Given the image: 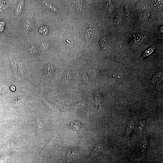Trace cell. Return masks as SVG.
Listing matches in <instances>:
<instances>
[{
  "label": "cell",
  "instance_id": "1",
  "mask_svg": "<svg viewBox=\"0 0 163 163\" xmlns=\"http://www.w3.org/2000/svg\"><path fill=\"white\" fill-rule=\"evenodd\" d=\"M111 42V37L109 36H106L103 37L100 41V45L102 51L108 48Z\"/></svg>",
  "mask_w": 163,
  "mask_h": 163
},
{
  "label": "cell",
  "instance_id": "25",
  "mask_svg": "<svg viewBox=\"0 0 163 163\" xmlns=\"http://www.w3.org/2000/svg\"><path fill=\"white\" fill-rule=\"evenodd\" d=\"M7 88L6 87H2L0 88V94H2L4 93L7 91Z\"/></svg>",
  "mask_w": 163,
  "mask_h": 163
},
{
  "label": "cell",
  "instance_id": "14",
  "mask_svg": "<svg viewBox=\"0 0 163 163\" xmlns=\"http://www.w3.org/2000/svg\"><path fill=\"white\" fill-rule=\"evenodd\" d=\"M101 148L99 145H97L91 151V156L93 157L97 155L100 150Z\"/></svg>",
  "mask_w": 163,
  "mask_h": 163
},
{
  "label": "cell",
  "instance_id": "17",
  "mask_svg": "<svg viewBox=\"0 0 163 163\" xmlns=\"http://www.w3.org/2000/svg\"><path fill=\"white\" fill-rule=\"evenodd\" d=\"M133 126L134 125L133 123H131L128 126L127 129H126V131H125V136L127 137L130 135L132 131Z\"/></svg>",
  "mask_w": 163,
  "mask_h": 163
},
{
  "label": "cell",
  "instance_id": "13",
  "mask_svg": "<svg viewBox=\"0 0 163 163\" xmlns=\"http://www.w3.org/2000/svg\"><path fill=\"white\" fill-rule=\"evenodd\" d=\"M71 74H70L69 71L67 70L65 74H64V76L63 77V82H70V80H71L70 76H71Z\"/></svg>",
  "mask_w": 163,
  "mask_h": 163
},
{
  "label": "cell",
  "instance_id": "6",
  "mask_svg": "<svg viewBox=\"0 0 163 163\" xmlns=\"http://www.w3.org/2000/svg\"><path fill=\"white\" fill-rule=\"evenodd\" d=\"M40 2L44 6V7H47L48 9H49L54 12L57 11V10L56 8L53 5L51 4V3L47 2V1L41 0L40 1Z\"/></svg>",
  "mask_w": 163,
  "mask_h": 163
},
{
  "label": "cell",
  "instance_id": "23",
  "mask_svg": "<svg viewBox=\"0 0 163 163\" xmlns=\"http://www.w3.org/2000/svg\"><path fill=\"white\" fill-rule=\"evenodd\" d=\"M2 4V5H0V10L2 11L6 9L7 7V4H5V3H4Z\"/></svg>",
  "mask_w": 163,
  "mask_h": 163
},
{
  "label": "cell",
  "instance_id": "27",
  "mask_svg": "<svg viewBox=\"0 0 163 163\" xmlns=\"http://www.w3.org/2000/svg\"><path fill=\"white\" fill-rule=\"evenodd\" d=\"M119 17L117 16L116 17L115 19V22L116 24H118L119 21Z\"/></svg>",
  "mask_w": 163,
  "mask_h": 163
},
{
  "label": "cell",
  "instance_id": "19",
  "mask_svg": "<svg viewBox=\"0 0 163 163\" xmlns=\"http://www.w3.org/2000/svg\"><path fill=\"white\" fill-rule=\"evenodd\" d=\"M35 120H36V122L37 123V129L40 128L42 126V125L44 123L43 121L38 119H35Z\"/></svg>",
  "mask_w": 163,
  "mask_h": 163
},
{
  "label": "cell",
  "instance_id": "9",
  "mask_svg": "<svg viewBox=\"0 0 163 163\" xmlns=\"http://www.w3.org/2000/svg\"><path fill=\"white\" fill-rule=\"evenodd\" d=\"M145 120L144 119L140 121L137 126V132L139 133H140L142 132L143 127L145 125Z\"/></svg>",
  "mask_w": 163,
  "mask_h": 163
},
{
  "label": "cell",
  "instance_id": "2",
  "mask_svg": "<svg viewBox=\"0 0 163 163\" xmlns=\"http://www.w3.org/2000/svg\"><path fill=\"white\" fill-rule=\"evenodd\" d=\"M32 26V21L30 18H28L24 21L23 26V30L25 34H27L31 30Z\"/></svg>",
  "mask_w": 163,
  "mask_h": 163
},
{
  "label": "cell",
  "instance_id": "30",
  "mask_svg": "<svg viewBox=\"0 0 163 163\" xmlns=\"http://www.w3.org/2000/svg\"></svg>",
  "mask_w": 163,
  "mask_h": 163
},
{
  "label": "cell",
  "instance_id": "21",
  "mask_svg": "<svg viewBox=\"0 0 163 163\" xmlns=\"http://www.w3.org/2000/svg\"><path fill=\"white\" fill-rule=\"evenodd\" d=\"M5 23L4 21L0 22V32H2L4 30Z\"/></svg>",
  "mask_w": 163,
  "mask_h": 163
},
{
  "label": "cell",
  "instance_id": "3",
  "mask_svg": "<svg viewBox=\"0 0 163 163\" xmlns=\"http://www.w3.org/2000/svg\"><path fill=\"white\" fill-rule=\"evenodd\" d=\"M143 38V36L142 35H135L131 36L128 41L131 43L138 44L141 42Z\"/></svg>",
  "mask_w": 163,
  "mask_h": 163
},
{
  "label": "cell",
  "instance_id": "12",
  "mask_svg": "<svg viewBox=\"0 0 163 163\" xmlns=\"http://www.w3.org/2000/svg\"><path fill=\"white\" fill-rule=\"evenodd\" d=\"M29 52L31 55H35L38 52V48L37 46L33 45L30 47L29 50Z\"/></svg>",
  "mask_w": 163,
  "mask_h": 163
},
{
  "label": "cell",
  "instance_id": "16",
  "mask_svg": "<svg viewBox=\"0 0 163 163\" xmlns=\"http://www.w3.org/2000/svg\"><path fill=\"white\" fill-rule=\"evenodd\" d=\"M117 59L119 62H120V63H122L123 64L124 63L126 64L128 61L126 57L122 54L118 56V57Z\"/></svg>",
  "mask_w": 163,
  "mask_h": 163
},
{
  "label": "cell",
  "instance_id": "20",
  "mask_svg": "<svg viewBox=\"0 0 163 163\" xmlns=\"http://www.w3.org/2000/svg\"><path fill=\"white\" fill-rule=\"evenodd\" d=\"M119 106L120 108H124L126 106V101L125 100L121 99L119 100Z\"/></svg>",
  "mask_w": 163,
  "mask_h": 163
},
{
  "label": "cell",
  "instance_id": "22",
  "mask_svg": "<svg viewBox=\"0 0 163 163\" xmlns=\"http://www.w3.org/2000/svg\"><path fill=\"white\" fill-rule=\"evenodd\" d=\"M42 99V101L43 102L44 104H45V105H46V106L47 107L49 108V109H51L52 108V107L50 105L49 103H47V102L45 100L43 97H42V99Z\"/></svg>",
  "mask_w": 163,
  "mask_h": 163
},
{
  "label": "cell",
  "instance_id": "5",
  "mask_svg": "<svg viewBox=\"0 0 163 163\" xmlns=\"http://www.w3.org/2000/svg\"><path fill=\"white\" fill-rule=\"evenodd\" d=\"M70 128L74 131H80L82 129L83 126L81 123L77 121H73L70 123Z\"/></svg>",
  "mask_w": 163,
  "mask_h": 163
},
{
  "label": "cell",
  "instance_id": "28",
  "mask_svg": "<svg viewBox=\"0 0 163 163\" xmlns=\"http://www.w3.org/2000/svg\"><path fill=\"white\" fill-rule=\"evenodd\" d=\"M10 89L12 91H14L15 90V87L14 86H12L10 87Z\"/></svg>",
  "mask_w": 163,
  "mask_h": 163
},
{
  "label": "cell",
  "instance_id": "26",
  "mask_svg": "<svg viewBox=\"0 0 163 163\" xmlns=\"http://www.w3.org/2000/svg\"><path fill=\"white\" fill-rule=\"evenodd\" d=\"M17 104H18L19 106H20L21 105V101L19 99H18L16 101Z\"/></svg>",
  "mask_w": 163,
  "mask_h": 163
},
{
  "label": "cell",
  "instance_id": "8",
  "mask_svg": "<svg viewBox=\"0 0 163 163\" xmlns=\"http://www.w3.org/2000/svg\"><path fill=\"white\" fill-rule=\"evenodd\" d=\"M106 1V4L104 6V8L108 13H111L113 11V6L111 1L108 0Z\"/></svg>",
  "mask_w": 163,
  "mask_h": 163
},
{
  "label": "cell",
  "instance_id": "18",
  "mask_svg": "<svg viewBox=\"0 0 163 163\" xmlns=\"http://www.w3.org/2000/svg\"><path fill=\"white\" fill-rule=\"evenodd\" d=\"M49 46V45L48 43L46 42H44L41 45V48L43 51H45L48 49Z\"/></svg>",
  "mask_w": 163,
  "mask_h": 163
},
{
  "label": "cell",
  "instance_id": "11",
  "mask_svg": "<svg viewBox=\"0 0 163 163\" xmlns=\"http://www.w3.org/2000/svg\"><path fill=\"white\" fill-rule=\"evenodd\" d=\"M155 47L154 46H152L151 47L149 48L145 52L143 53L142 57L143 58H145L146 57L148 56L154 52L155 49Z\"/></svg>",
  "mask_w": 163,
  "mask_h": 163
},
{
  "label": "cell",
  "instance_id": "24",
  "mask_svg": "<svg viewBox=\"0 0 163 163\" xmlns=\"http://www.w3.org/2000/svg\"><path fill=\"white\" fill-rule=\"evenodd\" d=\"M156 5L159 7H162L163 5V1H157L156 2Z\"/></svg>",
  "mask_w": 163,
  "mask_h": 163
},
{
  "label": "cell",
  "instance_id": "15",
  "mask_svg": "<svg viewBox=\"0 0 163 163\" xmlns=\"http://www.w3.org/2000/svg\"><path fill=\"white\" fill-rule=\"evenodd\" d=\"M162 74L160 73L157 74L155 75L153 79V82L154 83L156 84L159 82L162 79Z\"/></svg>",
  "mask_w": 163,
  "mask_h": 163
},
{
  "label": "cell",
  "instance_id": "10",
  "mask_svg": "<svg viewBox=\"0 0 163 163\" xmlns=\"http://www.w3.org/2000/svg\"><path fill=\"white\" fill-rule=\"evenodd\" d=\"M76 155V150H69L67 154V160H71L74 159Z\"/></svg>",
  "mask_w": 163,
  "mask_h": 163
},
{
  "label": "cell",
  "instance_id": "4",
  "mask_svg": "<svg viewBox=\"0 0 163 163\" xmlns=\"http://www.w3.org/2000/svg\"><path fill=\"white\" fill-rule=\"evenodd\" d=\"M25 1L21 0L19 2L16 8L15 15L17 17L21 14L25 4Z\"/></svg>",
  "mask_w": 163,
  "mask_h": 163
},
{
  "label": "cell",
  "instance_id": "7",
  "mask_svg": "<svg viewBox=\"0 0 163 163\" xmlns=\"http://www.w3.org/2000/svg\"><path fill=\"white\" fill-rule=\"evenodd\" d=\"M148 136H146L145 137L141 143L140 147L141 151L143 154L144 155L145 151L146 148L148 143Z\"/></svg>",
  "mask_w": 163,
  "mask_h": 163
},
{
  "label": "cell",
  "instance_id": "29",
  "mask_svg": "<svg viewBox=\"0 0 163 163\" xmlns=\"http://www.w3.org/2000/svg\"><path fill=\"white\" fill-rule=\"evenodd\" d=\"M126 163V162H125V163Z\"/></svg>",
  "mask_w": 163,
  "mask_h": 163
}]
</instances>
